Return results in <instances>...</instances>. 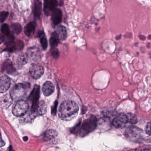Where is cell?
Returning a JSON list of instances; mask_svg holds the SVG:
<instances>
[{
	"mask_svg": "<svg viewBox=\"0 0 151 151\" xmlns=\"http://www.w3.org/2000/svg\"><path fill=\"white\" fill-rule=\"evenodd\" d=\"M78 111L79 107L76 102L70 100H67L61 104L58 115L62 120L70 121L77 116Z\"/></svg>",
	"mask_w": 151,
	"mask_h": 151,
	"instance_id": "6da1fadb",
	"label": "cell"
},
{
	"mask_svg": "<svg viewBox=\"0 0 151 151\" xmlns=\"http://www.w3.org/2000/svg\"><path fill=\"white\" fill-rule=\"evenodd\" d=\"M29 105L28 102L23 100H17L13 109V113L17 116H24L28 112Z\"/></svg>",
	"mask_w": 151,
	"mask_h": 151,
	"instance_id": "7a4b0ae2",
	"label": "cell"
},
{
	"mask_svg": "<svg viewBox=\"0 0 151 151\" xmlns=\"http://www.w3.org/2000/svg\"><path fill=\"white\" fill-rule=\"evenodd\" d=\"M27 87L24 84H17L11 90L10 95L13 100L15 101L21 99L26 93Z\"/></svg>",
	"mask_w": 151,
	"mask_h": 151,
	"instance_id": "3957f363",
	"label": "cell"
},
{
	"mask_svg": "<svg viewBox=\"0 0 151 151\" xmlns=\"http://www.w3.org/2000/svg\"><path fill=\"white\" fill-rule=\"evenodd\" d=\"M97 125V120L94 116H91L85 121L82 126L81 134L85 136L94 129Z\"/></svg>",
	"mask_w": 151,
	"mask_h": 151,
	"instance_id": "277c9868",
	"label": "cell"
},
{
	"mask_svg": "<svg viewBox=\"0 0 151 151\" xmlns=\"http://www.w3.org/2000/svg\"><path fill=\"white\" fill-rule=\"evenodd\" d=\"M29 72L33 79H38L40 78L44 74V68L40 64L34 63L31 66Z\"/></svg>",
	"mask_w": 151,
	"mask_h": 151,
	"instance_id": "5b68a950",
	"label": "cell"
},
{
	"mask_svg": "<svg viewBox=\"0 0 151 151\" xmlns=\"http://www.w3.org/2000/svg\"><path fill=\"white\" fill-rule=\"evenodd\" d=\"M57 4V0H45L44 12L45 14L46 15H49L51 12L56 9Z\"/></svg>",
	"mask_w": 151,
	"mask_h": 151,
	"instance_id": "8992f818",
	"label": "cell"
},
{
	"mask_svg": "<svg viewBox=\"0 0 151 151\" xmlns=\"http://www.w3.org/2000/svg\"><path fill=\"white\" fill-rule=\"evenodd\" d=\"M11 85L10 78L7 76L0 77V93H4L9 89Z\"/></svg>",
	"mask_w": 151,
	"mask_h": 151,
	"instance_id": "52a82bcc",
	"label": "cell"
},
{
	"mask_svg": "<svg viewBox=\"0 0 151 151\" xmlns=\"http://www.w3.org/2000/svg\"><path fill=\"white\" fill-rule=\"evenodd\" d=\"M128 122L127 116L124 114H119L113 120V124L116 128H119Z\"/></svg>",
	"mask_w": 151,
	"mask_h": 151,
	"instance_id": "ba28073f",
	"label": "cell"
},
{
	"mask_svg": "<svg viewBox=\"0 0 151 151\" xmlns=\"http://www.w3.org/2000/svg\"><path fill=\"white\" fill-rule=\"evenodd\" d=\"M62 19V13L60 9H55L52 12V21L55 25L60 23Z\"/></svg>",
	"mask_w": 151,
	"mask_h": 151,
	"instance_id": "9c48e42d",
	"label": "cell"
},
{
	"mask_svg": "<svg viewBox=\"0 0 151 151\" xmlns=\"http://www.w3.org/2000/svg\"><path fill=\"white\" fill-rule=\"evenodd\" d=\"M55 91V86L50 81H47L44 84L42 87V91L45 96H49L53 93Z\"/></svg>",
	"mask_w": 151,
	"mask_h": 151,
	"instance_id": "30bf717a",
	"label": "cell"
},
{
	"mask_svg": "<svg viewBox=\"0 0 151 151\" xmlns=\"http://www.w3.org/2000/svg\"><path fill=\"white\" fill-rule=\"evenodd\" d=\"M60 40H64L67 37V31L66 27L63 25H59L56 27L55 31Z\"/></svg>",
	"mask_w": 151,
	"mask_h": 151,
	"instance_id": "8fae6325",
	"label": "cell"
},
{
	"mask_svg": "<svg viewBox=\"0 0 151 151\" xmlns=\"http://www.w3.org/2000/svg\"><path fill=\"white\" fill-rule=\"evenodd\" d=\"M13 99L10 94H6L3 96L1 100V105L3 109H7L13 103Z\"/></svg>",
	"mask_w": 151,
	"mask_h": 151,
	"instance_id": "7c38bea8",
	"label": "cell"
},
{
	"mask_svg": "<svg viewBox=\"0 0 151 151\" xmlns=\"http://www.w3.org/2000/svg\"><path fill=\"white\" fill-rule=\"evenodd\" d=\"M42 10V5L39 0H35L33 5V12L36 17H40Z\"/></svg>",
	"mask_w": 151,
	"mask_h": 151,
	"instance_id": "4fadbf2b",
	"label": "cell"
},
{
	"mask_svg": "<svg viewBox=\"0 0 151 151\" xmlns=\"http://www.w3.org/2000/svg\"><path fill=\"white\" fill-rule=\"evenodd\" d=\"M36 23L34 22H32L29 23L24 27V32L25 35L30 36L34 32L36 29Z\"/></svg>",
	"mask_w": 151,
	"mask_h": 151,
	"instance_id": "5bb4252c",
	"label": "cell"
},
{
	"mask_svg": "<svg viewBox=\"0 0 151 151\" xmlns=\"http://www.w3.org/2000/svg\"><path fill=\"white\" fill-rule=\"evenodd\" d=\"M28 61V55L26 53H22L19 55L17 59V63L20 66H23L27 63Z\"/></svg>",
	"mask_w": 151,
	"mask_h": 151,
	"instance_id": "9a60e30c",
	"label": "cell"
},
{
	"mask_svg": "<svg viewBox=\"0 0 151 151\" xmlns=\"http://www.w3.org/2000/svg\"><path fill=\"white\" fill-rule=\"evenodd\" d=\"M60 40L57 36L55 32L52 34L51 38L50 39V45L51 47H56L60 43Z\"/></svg>",
	"mask_w": 151,
	"mask_h": 151,
	"instance_id": "2e32d148",
	"label": "cell"
},
{
	"mask_svg": "<svg viewBox=\"0 0 151 151\" xmlns=\"http://www.w3.org/2000/svg\"><path fill=\"white\" fill-rule=\"evenodd\" d=\"M47 112V105L44 101L39 102L37 106V112L40 115L45 114Z\"/></svg>",
	"mask_w": 151,
	"mask_h": 151,
	"instance_id": "e0dca14e",
	"label": "cell"
},
{
	"mask_svg": "<svg viewBox=\"0 0 151 151\" xmlns=\"http://www.w3.org/2000/svg\"><path fill=\"white\" fill-rule=\"evenodd\" d=\"M3 68H4V70L8 73H11L14 70L12 62L9 60H7L3 64Z\"/></svg>",
	"mask_w": 151,
	"mask_h": 151,
	"instance_id": "ac0fdd59",
	"label": "cell"
},
{
	"mask_svg": "<svg viewBox=\"0 0 151 151\" xmlns=\"http://www.w3.org/2000/svg\"><path fill=\"white\" fill-rule=\"evenodd\" d=\"M58 133L56 131L53 129L48 130L45 133V137L47 139H52L56 137Z\"/></svg>",
	"mask_w": 151,
	"mask_h": 151,
	"instance_id": "d6986e66",
	"label": "cell"
},
{
	"mask_svg": "<svg viewBox=\"0 0 151 151\" xmlns=\"http://www.w3.org/2000/svg\"><path fill=\"white\" fill-rule=\"evenodd\" d=\"M11 29H12V31L16 34H19L21 33L22 31V26L20 24L18 23H14L11 25Z\"/></svg>",
	"mask_w": 151,
	"mask_h": 151,
	"instance_id": "ffe728a7",
	"label": "cell"
},
{
	"mask_svg": "<svg viewBox=\"0 0 151 151\" xmlns=\"http://www.w3.org/2000/svg\"><path fill=\"white\" fill-rule=\"evenodd\" d=\"M127 116L128 122L131 124H136L137 123V119L136 115L132 113H129L126 115Z\"/></svg>",
	"mask_w": 151,
	"mask_h": 151,
	"instance_id": "44dd1931",
	"label": "cell"
},
{
	"mask_svg": "<svg viewBox=\"0 0 151 151\" xmlns=\"http://www.w3.org/2000/svg\"><path fill=\"white\" fill-rule=\"evenodd\" d=\"M1 31L4 35L8 36L10 34V30L8 24H4L1 26Z\"/></svg>",
	"mask_w": 151,
	"mask_h": 151,
	"instance_id": "7402d4cb",
	"label": "cell"
},
{
	"mask_svg": "<svg viewBox=\"0 0 151 151\" xmlns=\"http://www.w3.org/2000/svg\"><path fill=\"white\" fill-rule=\"evenodd\" d=\"M9 13L6 11L0 12V23H2L5 21L8 17Z\"/></svg>",
	"mask_w": 151,
	"mask_h": 151,
	"instance_id": "603a6c76",
	"label": "cell"
},
{
	"mask_svg": "<svg viewBox=\"0 0 151 151\" xmlns=\"http://www.w3.org/2000/svg\"><path fill=\"white\" fill-rule=\"evenodd\" d=\"M40 43H41V45L44 49L45 50L47 47V40L46 38L44 36H42L40 38Z\"/></svg>",
	"mask_w": 151,
	"mask_h": 151,
	"instance_id": "cb8c5ba5",
	"label": "cell"
},
{
	"mask_svg": "<svg viewBox=\"0 0 151 151\" xmlns=\"http://www.w3.org/2000/svg\"><path fill=\"white\" fill-rule=\"evenodd\" d=\"M51 51L52 55L55 58H57L59 56L60 52H59V50L56 47H52Z\"/></svg>",
	"mask_w": 151,
	"mask_h": 151,
	"instance_id": "d4e9b609",
	"label": "cell"
},
{
	"mask_svg": "<svg viewBox=\"0 0 151 151\" xmlns=\"http://www.w3.org/2000/svg\"><path fill=\"white\" fill-rule=\"evenodd\" d=\"M24 47V44L22 41H17L15 43V50H20L23 49Z\"/></svg>",
	"mask_w": 151,
	"mask_h": 151,
	"instance_id": "484cf974",
	"label": "cell"
},
{
	"mask_svg": "<svg viewBox=\"0 0 151 151\" xmlns=\"http://www.w3.org/2000/svg\"><path fill=\"white\" fill-rule=\"evenodd\" d=\"M150 129H151V122H149L147 123V125H146V127L145 128V132L147 135L150 136L151 134V132H150Z\"/></svg>",
	"mask_w": 151,
	"mask_h": 151,
	"instance_id": "4316f807",
	"label": "cell"
},
{
	"mask_svg": "<svg viewBox=\"0 0 151 151\" xmlns=\"http://www.w3.org/2000/svg\"><path fill=\"white\" fill-rule=\"evenodd\" d=\"M5 145V142L2 139V137H1V134L0 132V147L4 146Z\"/></svg>",
	"mask_w": 151,
	"mask_h": 151,
	"instance_id": "83f0119b",
	"label": "cell"
},
{
	"mask_svg": "<svg viewBox=\"0 0 151 151\" xmlns=\"http://www.w3.org/2000/svg\"><path fill=\"white\" fill-rule=\"evenodd\" d=\"M4 40H5V37L4 36L0 34V45L2 44L4 42Z\"/></svg>",
	"mask_w": 151,
	"mask_h": 151,
	"instance_id": "f1b7e54d",
	"label": "cell"
},
{
	"mask_svg": "<svg viewBox=\"0 0 151 151\" xmlns=\"http://www.w3.org/2000/svg\"><path fill=\"white\" fill-rule=\"evenodd\" d=\"M28 137H25L24 138V141H27V139H28Z\"/></svg>",
	"mask_w": 151,
	"mask_h": 151,
	"instance_id": "f546056e",
	"label": "cell"
}]
</instances>
